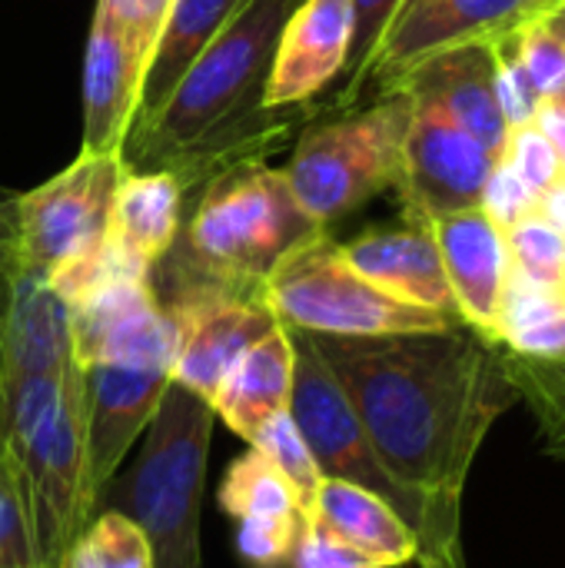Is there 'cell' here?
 Instances as JSON below:
<instances>
[{
    "label": "cell",
    "mask_w": 565,
    "mask_h": 568,
    "mask_svg": "<svg viewBox=\"0 0 565 568\" xmlns=\"http://www.w3.org/2000/svg\"><path fill=\"white\" fill-rule=\"evenodd\" d=\"M380 463L420 503V568H466L463 496L490 429L516 406L500 343L470 326L396 336H313Z\"/></svg>",
    "instance_id": "obj_1"
},
{
    "label": "cell",
    "mask_w": 565,
    "mask_h": 568,
    "mask_svg": "<svg viewBox=\"0 0 565 568\" xmlns=\"http://www.w3.org/2000/svg\"><path fill=\"white\" fill-rule=\"evenodd\" d=\"M326 230L300 206L286 173L246 160L200 186L190 220L150 270L160 306L193 293H256L270 273Z\"/></svg>",
    "instance_id": "obj_2"
},
{
    "label": "cell",
    "mask_w": 565,
    "mask_h": 568,
    "mask_svg": "<svg viewBox=\"0 0 565 568\" xmlns=\"http://www.w3.org/2000/svg\"><path fill=\"white\" fill-rule=\"evenodd\" d=\"M3 459L20 483L40 566L57 568L93 516L80 363L67 373L3 379Z\"/></svg>",
    "instance_id": "obj_3"
},
{
    "label": "cell",
    "mask_w": 565,
    "mask_h": 568,
    "mask_svg": "<svg viewBox=\"0 0 565 568\" xmlns=\"http://www.w3.org/2000/svg\"><path fill=\"white\" fill-rule=\"evenodd\" d=\"M213 426V406L170 383L140 436L133 469L117 473L97 499V509H120L143 529L157 568H203L200 506Z\"/></svg>",
    "instance_id": "obj_4"
},
{
    "label": "cell",
    "mask_w": 565,
    "mask_h": 568,
    "mask_svg": "<svg viewBox=\"0 0 565 568\" xmlns=\"http://www.w3.org/2000/svg\"><path fill=\"white\" fill-rule=\"evenodd\" d=\"M406 126L410 97L403 90H386L360 113L306 126L283 166L300 206L326 230L386 186H400Z\"/></svg>",
    "instance_id": "obj_5"
},
{
    "label": "cell",
    "mask_w": 565,
    "mask_h": 568,
    "mask_svg": "<svg viewBox=\"0 0 565 568\" xmlns=\"http://www.w3.org/2000/svg\"><path fill=\"white\" fill-rule=\"evenodd\" d=\"M263 300L280 326L313 336H396L460 326L456 316L403 303L373 286L326 233L293 250L270 273Z\"/></svg>",
    "instance_id": "obj_6"
},
{
    "label": "cell",
    "mask_w": 565,
    "mask_h": 568,
    "mask_svg": "<svg viewBox=\"0 0 565 568\" xmlns=\"http://www.w3.org/2000/svg\"><path fill=\"white\" fill-rule=\"evenodd\" d=\"M293 336V389H290V419L296 423L300 436L306 439L316 469L323 479H343L366 493H376L386 499L403 523L413 529L420 549L426 539V516L420 503L386 473L380 463L346 389L326 366V359L316 353L313 339L300 329H290Z\"/></svg>",
    "instance_id": "obj_7"
},
{
    "label": "cell",
    "mask_w": 565,
    "mask_h": 568,
    "mask_svg": "<svg viewBox=\"0 0 565 568\" xmlns=\"http://www.w3.org/2000/svg\"><path fill=\"white\" fill-rule=\"evenodd\" d=\"M123 173L120 153H80L63 173L20 193V270L50 280L97 256L107 246Z\"/></svg>",
    "instance_id": "obj_8"
},
{
    "label": "cell",
    "mask_w": 565,
    "mask_h": 568,
    "mask_svg": "<svg viewBox=\"0 0 565 568\" xmlns=\"http://www.w3.org/2000/svg\"><path fill=\"white\" fill-rule=\"evenodd\" d=\"M410 97V126L403 140L400 193L410 220H436L480 206L483 186L500 163L473 133H466L443 103L426 93Z\"/></svg>",
    "instance_id": "obj_9"
},
{
    "label": "cell",
    "mask_w": 565,
    "mask_h": 568,
    "mask_svg": "<svg viewBox=\"0 0 565 568\" xmlns=\"http://www.w3.org/2000/svg\"><path fill=\"white\" fill-rule=\"evenodd\" d=\"M553 3L556 0H420L416 7L396 13L386 27L366 67L363 87L380 80L386 90L433 53L463 43H493Z\"/></svg>",
    "instance_id": "obj_10"
},
{
    "label": "cell",
    "mask_w": 565,
    "mask_h": 568,
    "mask_svg": "<svg viewBox=\"0 0 565 568\" xmlns=\"http://www.w3.org/2000/svg\"><path fill=\"white\" fill-rule=\"evenodd\" d=\"M73 356L80 366L130 363L167 366L176 359V323L160 306L150 280H113L70 306Z\"/></svg>",
    "instance_id": "obj_11"
},
{
    "label": "cell",
    "mask_w": 565,
    "mask_h": 568,
    "mask_svg": "<svg viewBox=\"0 0 565 568\" xmlns=\"http://www.w3.org/2000/svg\"><path fill=\"white\" fill-rule=\"evenodd\" d=\"M176 323L173 383L203 396L220 389L233 363L270 329L280 326L273 310L256 293H193L163 306Z\"/></svg>",
    "instance_id": "obj_12"
},
{
    "label": "cell",
    "mask_w": 565,
    "mask_h": 568,
    "mask_svg": "<svg viewBox=\"0 0 565 568\" xmlns=\"http://www.w3.org/2000/svg\"><path fill=\"white\" fill-rule=\"evenodd\" d=\"M83 369V439H87V489L97 509L100 493L120 473L123 459L147 433L173 369L93 363Z\"/></svg>",
    "instance_id": "obj_13"
},
{
    "label": "cell",
    "mask_w": 565,
    "mask_h": 568,
    "mask_svg": "<svg viewBox=\"0 0 565 568\" xmlns=\"http://www.w3.org/2000/svg\"><path fill=\"white\" fill-rule=\"evenodd\" d=\"M353 43V0H300L286 17L273 67L263 90V106H310L346 70Z\"/></svg>",
    "instance_id": "obj_14"
},
{
    "label": "cell",
    "mask_w": 565,
    "mask_h": 568,
    "mask_svg": "<svg viewBox=\"0 0 565 568\" xmlns=\"http://www.w3.org/2000/svg\"><path fill=\"white\" fill-rule=\"evenodd\" d=\"M430 230L436 236L460 320L480 336L500 343L503 300L513 270L506 233L480 206L436 216L430 220Z\"/></svg>",
    "instance_id": "obj_15"
},
{
    "label": "cell",
    "mask_w": 565,
    "mask_h": 568,
    "mask_svg": "<svg viewBox=\"0 0 565 568\" xmlns=\"http://www.w3.org/2000/svg\"><path fill=\"white\" fill-rule=\"evenodd\" d=\"M147 53L97 0L83 53V143L80 153H120L130 133Z\"/></svg>",
    "instance_id": "obj_16"
},
{
    "label": "cell",
    "mask_w": 565,
    "mask_h": 568,
    "mask_svg": "<svg viewBox=\"0 0 565 568\" xmlns=\"http://www.w3.org/2000/svg\"><path fill=\"white\" fill-rule=\"evenodd\" d=\"M340 250H343L346 263L360 276H366L373 286H380L383 293L460 320L430 223L406 220V226L366 230L356 240L340 243Z\"/></svg>",
    "instance_id": "obj_17"
},
{
    "label": "cell",
    "mask_w": 565,
    "mask_h": 568,
    "mask_svg": "<svg viewBox=\"0 0 565 568\" xmlns=\"http://www.w3.org/2000/svg\"><path fill=\"white\" fill-rule=\"evenodd\" d=\"M493 50L490 43H463L443 53L426 57L386 90H413L426 93L446 106V113L473 133L496 160H506L509 146V123L496 103L493 90Z\"/></svg>",
    "instance_id": "obj_18"
},
{
    "label": "cell",
    "mask_w": 565,
    "mask_h": 568,
    "mask_svg": "<svg viewBox=\"0 0 565 568\" xmlns=\"http://www.w3.org/2000/svg\"><path fill=\"white\" fill-rule=\"evenodd\" d=\"M186 186L167 170H127L113 200L107 246L127 270L150 280L183 226Z\"/></svg>",
    "instance_id": "obj_19"
},
{
    "label": "cell",
    "mask_w": 565,
    "mask_h": 568,
    "mask_svg": "<svg viewBox=\"0 0 565 568\" xmlns=\"http://www.w3.org/2000/svg\"><path fill=\"white\" fill-rule=\"evenodd\" d=\"M77 366L70 306L30 270H17L3 313V379L67 373Z\"/></svg>",
    "instance_id": "obj_20"
},
{
    "label": "cell",
    "mask_w": 565,
    "mask_h": 568,
    "mask_svg": "<svg viewBox=\"0 0 565 568\" xmlns=\"http://www.w3.org/2000/svg\"><path fill=\"white\" fill-rule=\"evenodd\" d=\"M293 389V336L286 326L256 339L223 376L210 406L240 439H253L273 416L286 413Z\"/></svg>",
    "instance_id": "obj_21"
},
{
    "label": "cell",
    "mask_w": 565,
    "mask_h": 568,
    "mask_svg": "<svg viewBox=\"0 0 565 568\" xmlns=\"http://www.w3.org/2000/svg\"><path fill=\"white\" fill-rule=\"evenodd\" d=\"M243 3L246 0H170V10L163 17L160 37L153 43L143 83H140V100H137L130 133H140L160 113V106L167 103L180 77L190 70V63L206 50V43L230 23V17Z\"/></svg>",
    "instance_id": "obj_22"
},
{
    "label": "cell",
    "mask_w": 565,
    "mask_h": 568,
    "mask_svg": "<svg viewBox=\"0 0 565 568\" xmlns=\"http://www.w3.org/2000/svg\"><path fill=\"white\" fill-rule=\"evenodd\" d=\"M310 516L333 529L343 542L370 556L376 566L403 568L420 559V542L403 516L386 499L353 483L323 479Z\"/></svg>",
    "instance_id": "obj_23"
},
{
    "label": "cell",
    "mask_w": 565,
    "mask_h": 568,
    "mask_svg": "<svg viewBox=\"0 0 565 568\" xmlns=\"http://www.w3.org/2000/svg\"><path fill=\"white\" fill-rule=\"evenodd\" d=\"M500 356L516 399L526 403L536 419L543 449L556 459H565V349L529 353L500 343Z\"/></svg>",
    "instance_id": "obj_24"
},
{
    "label": "cell",
    "mask_w": 565,
    "mask_h": 568,
    "mask_svg": "<svg viewBox=\"0 0 565 568\" xmlns=\"http://www.w3.org/2000/svg\"><path fill=\"white\" fill-rule=\"evenodd\" d=\"M220 509L236 523H280V519H303V509L286 486V479L266 463L260 449H246L236 456L216 489Z\"/></svg>",
    "instance_id": "obj_25"
},
{
    "label": "cell",
    "mask_w": 565,
    "mask_h": 568,
    "mask_svg": "<svg viewBox=\"0 0 565 568\" xmlns=\"http://www.w3.org/2000/svg\"><path fill=\"white\" fill-rule=\"evenodd\" d=\"M57 568H157L143 529L120 509H97Z\"/></svg>",
    "instance_id": "obj_26"
},
{
    "label": "cell",
    "mask_w": 565,
    "mask_h": 568,
    "mask_svg": "<svg viewBox=\"0 0 565 568\" xmlns=\"http://www.w3.org/2000/svg\"><path fill=\"white\" fill-rule=\"evenodd\" d=\"M506 246L513 256V273L529 286L565 300V236L539 213L526 216L506 230Z\"/></svg>",
    "instance_id": "obj_27"
},
{
    "label": "cell",
    "mask_w": 565,
    "mask_h": 568,
    "mask_svg": "<svg viewBox=\"0 0 565 568\" xmlns=\"http://www.w3.org/2000/svg\"><path fill=\"white\" fill-rule=\"evenodd\" d=\"M246 446L260 449L266 456V463L286 479V486L293 489L303 516L313 513V503H316V489L323 483L320 469H316V459L306 446V439L300 436L296 423L290 419V413H280L273 416Z\"/></svg>",
    "instance_id": "obj_28"
},
{
    "label": "cell",
    "mask_w": 565,
    "mask_h": 568,
    "mask_svg": "<svg viewBox=\"0 0 565 568\" xmlns=\"http://www.w3.org/2000/svg\"><path fill=\"white\" fill-rule=\"evenodd\" d=\"M543 13H536L526 23H519L516 30H509V43H513V53H516L519 67L526 70L529 83L536 87V93L546 103V100H556L565 93V40H559L549 30Z\"/></svg>",
    "instance_id": "obj_29"
},
{
    "label": "cell",
    "mask_w": 565,
    "mask_h": 568,
    "mask_svg": "<svg viewBox=\"0 0 565 568\" xmlns=\"http://www.w3.org/2000/svg\"><path fill=\"white\" fill-rule=\"evenodd\" d=\"M400 3L403 0H353V43H350V57H346V70H343L346 83H343L340 103H353L360 97L373 50L380 47Z\"/></svg>",
    "instance_id": "obj_30"
},
{
    "label": "cell",
    "mask_w": 565,
    "mask_h": 568,
    "mask_svg": "<svg viewBox=\"0 0 565 568\" xmlns=\"http://www.w3.org/2000/svg\"><path fill=\"white\" fill-rule=\"evenodd\" d=\"M0 568H43L20 483L7 459L0 463Z\"/></svg>",
    "instance_id": "obj_31"
},
{
    "label": "cell",
    "mask_w": 565,
    "mask_h": 568,
    "mask_svg": "<svg viewBox=\"0 0 565 568\" xmlns=\"http://www.w3.org/2000/svg\"><path fill=\"white\" fill-rule=\"evenodd\" d=\"M493 50V90H496V103L509 123V133L519 130V126H529L536 123V113L543 106V97L536 93V87L529 83L526 70L519 67L516 53H513V43H509V33H503L500 40L490 43Z\"/></svg>",
    "instance_id": "obj_32"
},
{
    "label": "cell",
    "mask_w": 565,
    "mask_h": 568,
    "mask_svg": "<svg viewBox=\"0 0 565 568\" xmlns=\"http://www.w3.org/2000/svg\"><path fill=\"white\" fill-rule=\"evenodd\" d=\"M539 196L519 173L509 160H500L483 186V196H480V210L506 233L513 230L516 223H523L526 216H533L539 210Z\"/></svg>",
    "instance_id": "obj_33"
},
{
    "label": "cell",
    "mask_w": 565,
    "mask_h": 568,
    "mask_svg": "<svg viewBox=\"0 0 565 568\" xmlns=\"http://www.w3.org/2000/svg\"><path fill=\"white\" fill-rule=\"evenodd\" d=\"M506 160L516 166V173H519L536 193H546V190H553L556 183H563L565 180L563 156L556 153V146L549 143V136H546L536 123L519 126V130L509 133Z\"/></svg>",
    "instance_id": "obj_34"
},
{
    "label": "cell",
    "mask_w": 565,
    "mask_h": 568,
    "mask_svg": "<svg viewBox=\"0 0 565 568\" xmlns=\"http://www.w3.org/2000/svg\"><path fill=\"white\" fill-rule=\"evenodd\" d=\"M286 568H383L376 566L370 556L343 542L333 529H326L320 519L306 516L300 539L293 546L290 566Z\"/></svg>",
    "instance_id": "obj_35"
},
{
    "label": "cell",
    "mask_w": 565,
    "mask_h": 568,
    "mask_svg": "<svg viewBox=\"0 0 565 568\" xmlns=\"http://www.w3.org/2000/svg\"><path fill=\"white\" fill-rule=\"evenodd\" d=\"M100 3L120 20V27L133 37V43L147 53V63H150L170 0H100Z\"/></svg>",
    "instance_id": "obj_36"
},
{
    "label": "cell",
    "mask_w": 565,
    "mask_h": 568,
    "mask_svg": "<svg viewBox=\"0 0 565 568\" xmlns=\"http://www.w3.org/2000/svg\"><path fill=\"white\" fill-rule=\"evenodd\" d=\"M17 200L20 193H10L0 186V316L10 303V286L20 270V230H17Z\"/></svg>",
    "instance_id": "obj_37"
},
{
    "label": "cell",
    "mask_w": 565,
    "mask_h": 568,
    "mask_svg": "<svg viewBox=\"0 0 565 568\" xmlns=\"http://www.w3.org/2000/svg\"><path fill=\"white\" fill-rule=\"evenodd\" d=\"M536 126L549 136L565 163V100H546L536 113Z\"/></svg>",
    "instance_id": "obj_38"
},
{
    "label": "cell",
    "mask_w": 565,
    "mask_h": 568,
    "mask_svg": "<svg viewBox=\"0 0 565 568\" xmlns=\"http://www.w3.org/2000/svg\"><path fill=\"white\" fill-rule=\"evenodd\" d=\"M536 213H539L546 223H553V226L565 236V180L539 196V210H536Z\"/></svg>",
    "instance_id": "obj_39"
},
{
    "label": "cell",
    "mask_w": 565,
    "mask_h": 568,
    "mask_svg": "<svg viewBox=\"0 0 565 568\" xmlns=\"http://www.w3.org/2000/svg\"><path fill=\"white\" fill-rule=\"evenodd\" d=\"M543 17H546L549 30H553L559 40H565V0H556V3H553V7H549Z\"/></svg>",
    "instance_id": "obj_40"
},
{
    "label": "cell",
    "mask_w": 565,
    "mask_h": 568,
    "mask_svg": "<svg viewBox=\"0 0 565 568\" xmlns=\"http://www.w3.org/2000/svg\"><path fill=\"white\" fill-rule=\"evenodd\" d=\"M0 463H3V316H0Z\"/></svg>",
    "instance_id": "obj_41"
},
{
    "label": "cell",
    "mask_w": 565,
    "mask_h": 568,
    "mask_svg": "<svg viewBox=\"0 0 565 568\" xmlns=\"http://www.w3.org/2000/svg\"><path fill=\"white\" fill-rule=\"evenodd\" d=\"M416 3H420V0H403V3H400V10H396V13H403V10H410V7H416Z\"/></svg>",
    "instance_id": "obj_42"
},
{
    "label": "cell",
    "mask_w": 565,
    "mask_h": 568,
    "mask_svg": "<svg viewBox=\"0 0 565 568\" xmlns=\"http://www.w3.org/2000/svg\"><path fill=\"white\" fill-rule=\"evenodd\" d=\"M556 100H565V93H563V97H556Z\"/></svg>",
    "instance_id": "obj_43"
}]
</instances>
